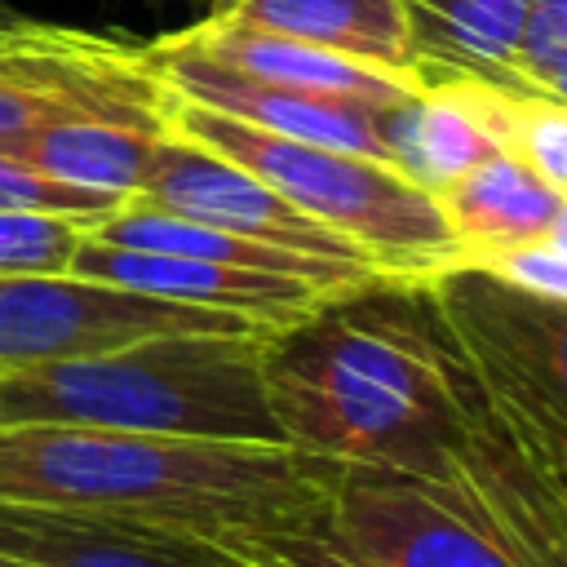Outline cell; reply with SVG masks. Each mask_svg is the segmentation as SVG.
<instances>
[{
  "mask_svg": "<svg viewBox=\"0 0 567 567\" xmlns=\"http://www.w3.org/2000/svg\"><path fill=\"white\" fill-rule=\"evenodd\" d=\"M478 385H483V381H478ZM487 399H492V394H487ZM492 403H496V399H492ZM496 412L505 416V425L514 430V439H518V443H523V447H527V452H532V456H536V461L549 470V478H554V483L567 492V443H554V439H545V434L527 430V425H523V421H514V416H509L501 403H496Z\"/></svg>",
  "mask_w": 567,
  "mask_h": 567,
  "instance_id": "cell-27",
  "label": "cell"
},
{
  "mask_svg": "<svg viewBox=\"0 0 567 567\" xmlns=\"http://www.w3.org/2000/svg\"><path fill=\"white\" fill-rule=\"evenodd\" d=\"M430 195L447 221L461 266H478L492 252L540 239L563 204V195H554L532 168H523L505 151L487 155L483 164L465 168Z\"/></svg>",
  "mask_w": 567,
  "mask_h": 567,
  "instance_id": "cell-18",
  "label": "cell"
},
{
  "mask_svg": "<svg viewBox=\"0 0 567 567\" xmlns=\"http://www.w3.org/2000/svg\"><path fill=\"white\" fill-rule=\"evenodd\" d=\"M89 235L120 244V248H146V252H182V257H199V261H217V266H244V270H275V275H297V279H315L328 288H359L372 279H385L368 266H346V261H328V257H306L292 248H275L221 226H204L190 217H177L168 208H155L137 195H128L124 204H115L102 221L89 226Z\"/></svg>",
  "mask_w": 567,
  "mask_h": 567,
  "instance_id": "cell-16",
  "label": "cell"
},
{
  "mask_svg": "<svg viewBox=\"0 0 567 567\" xmlns=\"http://www.w3.org/2000/svg\"><path fill=\"white\" fill-rule=\"evenodd\" d=\"M323 523L377 567H523L461 478L346 465Z\"/></svg>",
  "mask_w": 567,
  "mask_h": 567,
  "instance_id": "cell-7",
  "label": "cell"
},
{
  "mask_svg": "<svg viewBox=\"0 0 567 567\" xmlns=\"http://www.w3.org/2000/svg\"><path fill=\"white\" fill-rule=\"evenodd\" d=\"M217 545L244 567H377L354 545H346L323 518L279 523V527H239V532H221Z\"/></svg>",
  "mask_w": 567,
  "mask_h": 567,
  "instance_id": "cell-21",
  "label": "cell"
},
{
  "mask_svg": "<svg viewBox=\"0 0 567 567\" xmlns=\"http://www.w3.org/2000/svg\"><path fill=\"white\" fill-rule=\"evenodd\" d=\"M40 120H49V106H44L35 93H27V89L0 80V142L27 133V128L40 124Z\"/></svg>",
  "mask_w": 567,
  "mask_h": 567,
  "instance_id": "cell-26",
  "label": "cell"
},
{
  "mask_svg": "<svg viewBox=\"0 0 567 567\" xmlns=\"http://www.w3.org/2000/svg\"><path fill=\"white\" fill-rule=\"evenodd\" d=\"M146 53L173 97H186L195 106L221 111L230 120H244V124L279 133V137L337 146V151H354V155H372V159L390 164V106H372V102H354V97H337V93L288 89V84H266V80H252L244 71H230V66L177 44L173 35L146 40Z\"/></svg>",
  "mask_w": 567,
  "mask_h": 567,
  "instance_id": "cell-10",
  "label": "cell"
},
{
  "mask_svg": "<svg viewBox=\"0 0 567 567\" xmlns=\"http://www.w3.org/2000/svg\"><path fill=\"white\" fill-rule=\"evenodd\" d=\"M0 567H244L217 540L71 505L0 501Z\"/></svg>",
  "mask_w": 567,
  "mask_h": 567,
  "instance_id": "cell-12",
  "label": "cell"
},
{
  "mask_svg": "<svg viewBox=\"0 0 567 567\" xmlns=\"http://www.w3.org/2000/svg\"><path fill=\"white\" fill-rule=\"evenodd\" d=\"M545 239H549V244H558V248L567 252V199L558 204V213H554V221H549V230H545Z\"/></svg>",
  "mask_w": 567,
  "mask_h": 567,
  "instance_id": "cell-29",
  "label": "cell"
},
{
  "mask_svg": "<svg viewBox=\"0 0 567 567\" xmlns=\"http://www.w3.org/2000/svg\"><path fill=\"white\" fill-rule=\"evenodd\" d=\"M527 93H549V97L567 102V62H563V66H554V71H540V75L527 84Z\"/></svg>",
  "mask_w": 567,
  "mask_h": 567,
  "instance_id": "cell-28",
  "label": "cell"
},
{
  "mask_svg": "<svg viewBox=\"0 0 567 567\" xmlns=\"http://www.w3.org/2000/svg\"><path fill=\"white\" fill-rule=\"evenodd\" d=\"M208 13L421 84L399 0H208Z\"/></svg>",
  "mask_w": 567,
  "mask_h": 567,
  "instance_id": "cell-15",
  "label": "cell"
},
{
  "mask_svg": "<svg viewBox=\"0 0 567 567\" xmlns=\"http://www.w3.org/2000/svg\"><path fill=\"white\" fill-rule=\"evenodd\" d=\"M177 44L230 66V71H244L252 80H266V84H288V89H310V93H337V97H354V102H372V106H394V102H408L421 84L412 80H399V75H385V71H372L363 62H350L341 53H328V49H315V44H301V40H288V35H275V31H257V27H244V22H226V18H199L182 31H168Z\"/></svg>",
  "mask_w": 567,
  "mask_h": 567,
  "instance_id": "cell-14",
  "label": "cell"
},
{
  "mask_svg": "<svg viewBox=\"0 0 567 567\" xmlns=\"http://www.w3.org/2000/svg\"><path fill=\"white\" fill-rule=\"evenodd\" d=\"M164 133L168 128L155 133V128H128V124H102V120H40L0 146L66 186L124 204L128 195H137L146 164L155 155V142Z\"/></svg>",
  "mask_w": 567,
  "mask_h": 567,
  "instance_id": "cell-19",
  "label": "cell"
},
{
  "mask_svg": "<svg viewBox=\"0 0 567 567\" xmlns=\"http://www.w3.org/2000/svg\"><path fill=\"white\" fill-rule=\"evenodd\" d=\"M474 270H487V275L505 279L509 288H523L532 297H545V301H563L567 306V252L558 244H549L545 235L540 239H527V244H514L505 252H492Z\"/></svg>",
  "mask_w": 567,
  "mask_h": 567,
  "instance_id": "cell-24",
  "label": "cell"
},
{
  "mask_svg": "<svg viewBox=\"0 0 567 567\" xmlns=\"http://www.w3.org/2000/svg\"><path fill=\"white\" fill-rule=\"evenodd\" d=\"M0 208H9V213H62V217H80L93 226L115 208V199L66 186V182L40 173L35 164H27L22 155L0 146Z\"/></svg>",
  "mask_w": 567,
  "mask_h": 567,
  "instance_id": "cell-23",
  "label": "cell"
},
{
  "mask_svg": "<svg viewBox=\"0 0 567 567\" xmlns=\"http://www.w3.org/2000/svg\"><path fill=\"white\" fill-rule=\"evenodd\" d=\"M89 221L62 213H9L0 208V270L58 275L71 266Z\"/></svg>",
  "mask_w": 567,
  "mask_h": 567,
  "instance_id": "cell-22",
  "label": "cell"
},
{
  "mask_svg": "<svg viewBox=\"0 0 567 567\" xmlns=\"http://www.w3.org/2000/svg\"><path fill=\"white\" fill-rule=\"evenodd\" d=\"M505 89L474 75H430L421 89L390 106V164L425 190L461 177L501 151Z\"/></svg>",
  "mask_w": 567,
  "mask_h": 567,
  "instance_id": "cell-13",
  "label": "cell"
},
{
  "mask_svg": "<svg viewBox=\"0 0 567 567\" xmlns=\"http://www.w3.org/2000/svg\"><path fill=\"white\" fill-rule=\"evenodd\" d=\"M159 332H261L248 319L97 284L71 270H0V368L93 354Z\"/></svg>",
  "mask_w": 567,
  "mask_h": 567,
  "instance_id": "cell-6",
  "label": "cell"
},
{
  "mask_svg": "<svg viewBox=\"0 0 567 567\" xmlns=\"http://www.w3.org/2000/svg\"><path fill=\"white\" fill-rule=\"evenodd\" d=\"M341 461L288 443L177 439L97 425H0V501L71 505L217 540L239 527L315 523Z\"/></svg>",
  "mask_w": 567,
  "mask_h": 567,
  "instance_id": "cell-2",
  "label": "cell"
},
{
  "mask_svg": "<svg viewBox=\"0 0 567 567\" xmlns=\"http://www.w3.org/2000/svg\"><path fill=\"white\" fill-rule=\"evenodd\" d=\"M416 80L474 75L518 89V49L532 0H399Z\"/></svg>",
  "mask_w": 567,
  "mask_h": 567,
  "instance_id": "cell-17",
  "label": "cell"
},
{
  "mask_svg": "<svg viewBox=\"0 0 567 567\" xmlns=\"http://www.w3.org/2000/svg\"><path fill=\"white\" fill-rule=\"evenodd\" d=\"M421 288L483 390L527 430L567 443V306L474 266L439 270Z\"/></svg>",
  "mask_w": 567,
  "mask_h": 567,
  "instance_id": "cell-5",
  "label": "cell"
},
{
  "mask_svg": "<svg viewBox=\"0 0 567 567\" xmlns=\"http://www.w3.org/2000/svg\"><path fill=\"white\" fill-rule=\"evenodd\" d=\"M279 439L341 465L443 478L465 434L456 359L421 284L372 279L266 332Z\"/></svg>",
  "mask_w": 567,
  "mask_h": 567,
  "instance_id": "cell-1",
  "label": "cell"
},
{
  "mask_svg": "<svg viewBox=\"0 0 567 567\" xmlns=\"http://www.w3.org/2000/svg\"><path fill=\"white\" fill-rule=\"evenodd\" d=\"M18 18H22V13H18V9L9 4V0H0V35H4V31H9V27L18 22Z\"/></svg>",
  "mask_w": 567,
  "mask_h": 567,
  "instance_id": "cell-30",
  "label": "cell"
},
{
  "mask_svg": "<svg viewBox=\"0 0 567 567\" xmlns=\"http://www.w3.org/2000/svg\"><path fill=\"white\" fill-rule=\"evenodd\" d=\"M563 62H567V0H532L523 49H518V89L514 93H527V84L540 71H554Z\"/></svg>",
  "mask_w": 567,
  "mask_h": 567,
  "instance_id": "cell-25",
  "label": "cell"
},
{
  "mask_svg": "<svg viewBox=\"0 0 567 567\" xmlns=\"http://www.w3.org/2000/svg\"><path fill=\"white\" fill-rule=\"evenodd\" d=\"M168 128L261 177L292 208L359 248L385 279L421 284L461 266L434 195L372 155L279 137L186 97H168Z\"/></svg>",
  "mask_w": 567,
  "mask_h": 567,
  "instance_id": "cell-4",
  "label": "cell"
},
{
  "mask_svg": "<svg viewBox=\"0 0 567 567\" xmlns=\"http://www.w3.org/2000/svg\"><path fill=\"white\" fill-rule=\"evenodd\" d=\"M501 151L532 168L554 195L567 199V102L549 93L501 97Z\"/></svg>",
  "mask_w": 567,
  "mask_h": 567,
  "instance_id": "cell-20",
  "label": "cell"
},
{
  "mask_svg": "<svg viewBox=\"0 0 567 567\" xmlns=\"http://www.w3.org/2000/svg\"><path fill=\"white\" fill-rule=\"evenodd\" d=\"M190 4H204V9H208V0H190Z\"/></svg>",
  "mask_w": 567,
  "mask_h": 567,
  "instance_id": "cell-31",
  "label": "cell"
},
{
  "mask_svg": "<svg viewBox=\"0 0 567 567\" xmlns=\"http://www.w3.org/2000/svg\"><path fill=\"white\" fill-rule=\"evenodd\" d=\"M266 332H159L93 354L0 368V425H97L284 443L261 385Z\"/></svg>",
  "mask_w": 567,
  "mask_h": 567,
  "instance_id": "cell-3",
  "label": "cell"
},
{
  "mask_svg": "<svg viewBox=\"0 0 567 567\" xmlns=\"http://www.w3.org/2000/svg\"><path fill=\"white\" fill-rule=\"evenodd\" d=\"M66 270L97 279V284L133 288L146 297L221 310V315L248 319L261 332H279L288 323L306 319L310 310H319L323 301L350 292V288H328L315 279H297V275H275V270H244V266H217V261H199V257H182V252L120 248L97 235L80 239Z\"/></svg>",
  "mask_w": 567,
  "mask_h": 567,
  "instance_id": "cell-11",
  "label": "cell"
},
{
  "mask_svg": "<svg viewBox=\"0 0 567 567\" xmlns=\"http://www.w3.org/2000/svg\"><path fill=\"white\" fill-rule=\"evenodd\" d=\"M137 199L168 208L177 217L204 221V226H221V230L275 244V248H292L306 257H328V261L372 270V261L359 248H350L341 235H332L328 226H319L315 217L292 208L279 190H270L248 168L221 159L217 151L190 142V137H182L177 128H168L155 142V155H151L146 177L137 186Z\"/></svg>",
  "mask_w": 567,
  "mask_h": 567,
  "instance_id": "cell-9",
  "label": "cell"
},
{
  "mask_svg": "<svg viewBox=\"0 0 567 567\" xmlns=\"http://www.w3.org/2000/svg\"><path fill=\"white\" fill-rule=\"evenodd\" d=\"M0 80L35 93L49 106V120L168 128L173 93L159 80L146 40L18 18L0 35Z\"/></svg>",
  "mask_w": 567,
  "mask_h": 567,
  "instance_id": "cell-8",
  "label": "cell"
}]
</instances>
